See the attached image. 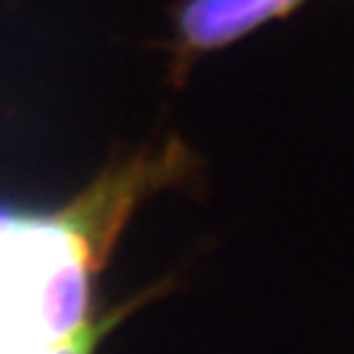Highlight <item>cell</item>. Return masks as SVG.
<instances>
[{"mask_svg":"<svg viewBox=\"0 0 354 354\" xmlns=\"http://www.w3.org/2000/svg\"><path fill=\"white\" fill-rule=\"evenodd\" d=\"M180 138L111 160L66 205H0V354H50L101 313L96 283L140 202L192 180Z\"/></svg>","mask_w":354,"mask_h":354,"instance_id":"6da1fadb","label":"cell"},{"mask_svg":"<svg viewBox=\"0 0 354 354\" xmlns=\"http://www.w3.org/2000/svg\"><path fill=\"white\" fill-rule=\"evenodd\" d=\"M305 0H180L172 8L170 82L183 84L192 66L256 32L263 25L298 10Z\"/></svg>","mask_w":354,"mask_h":354,"instance_id":"7a4b0ae2","label":"cell"}]
</instances>
